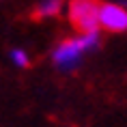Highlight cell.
<instances>
[{"instance_id": "7a4b0ae2", "label": "cell", "mask_w": 127, "mask_h": 127, "mask_svg": "<svg viewBox=\"0 0 127 127\" xmlns=\"http://www.w3.org/2000/svg\"><path fill=\"white\" fill-rule=\"evenodd\" d=\"M99 7L97 0H69L67 2V17L71 26L80 34L84 32H99Z\"/></svg>"}, {"instance_id": "5b68a950", "label": "cell", "mask_w": 127, "mask_h": 127, "mask_svg": "<svg viewBox=\"0 0 127 127\" xmlns=\"http://www.w3.org/2000/svg\"><path fill=\"white\" fill-rule=\"evenodd\" d=\"M9 58L13 63L17 69H26L30 65V58H28V52L26 50H22V47H13L11 52H9Z\"/></svg>"}, {"instance_id": "277c9868", "label": "cell", "mask_w": 127, "mask_h": 127, "mask_svg": "<svg viewBox=\"0 0 127 127\" xmlns=\"http://www.w3.org/2000/svg\"><path fill=\"white\" fill-rule=\"evenodd\" d=\"M63 9V0H41L37 9L32 11L34 20H41V17H54V15L60 13Z\"/></svg>"}, {"instance_id": "6da1fadb", "label": "cell", "mask_w": 127, "mask_h": 127, "mask_svg": "<svg viewBox=\"0 0 127 127\" xmlns=\"http://www.w3.org/2000/svg\"><path fill=\"white\" fill-rule=\"evenodd\" d=\"M101 43L99 32H84L80 37L60 41L58 45L52 50V63L58 71H73L82 65L91 52H95Z\"/></svg>"}, {"instance_id": "3957f363", "label": "cell", "mask_w": 127, "mask_h": 127, "mask_svg": "<svg viewBox=\"0 0 127 127\" xmlns=\"http://www.w3.org/2000/svg\"><path fill=\"white\" fill-rule=\"evenodd\" d=\"M99 26L106 32H125L127 30V7H121V4H114V2H101Z\"/></svg>"}, {"instance_id": "8992f818", "label": "cell", "mask_w": 127, "mask_h": 127, "mask_svg": "<svg viewBox=\"0 0 127 127\" xmlns=\"http://www.w3.org/2000/svg\"><path fill=\"white\" fill-rule=\"evenodd\" d=\"M123 2H125V7H127V0H123Z\"/></svg>"}]
</instances>
